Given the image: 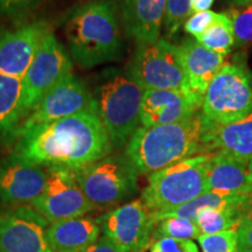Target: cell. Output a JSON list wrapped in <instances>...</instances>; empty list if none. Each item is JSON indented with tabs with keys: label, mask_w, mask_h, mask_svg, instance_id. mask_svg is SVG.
Returning <instances> with one entry per match:
<instances>
[{
	"label": "cell",
	"mask_w": 252,
	"mask_h": 252,
	"mask_svg": "<svg viewBox=\"0 0 252 252\" xmlns=\"http://www.w3.org/2000/svg\"><path fill=\"white\" fill-rule=\"evenodd\" d=\"M111 150L97 111L90 110L25 132L15 139L12 153L43 167L76 171L108 157Z\"/></svg>",
	"instance_id": "6da1fadb"
},
{
	"label": "cell",
	"mask_w": 252,
	"mask_h": 252,
	"mask_svg": "<svg viewBox=\"0 0 252 252\" xmlns=\"http://www.w3.org/2000/svg\"><path fill=\"white\" fill-rule=\"evenodd\" d=\"M196 154H204L202 112L174 124L141 126L125 149V156L139 174H152Z\"/></svg>",
	"instance_id": "7a4b0ae2"
},
{
	"label": "cell",
	"mask_w": 252,
	"mask_h": 252,
	"mask_svg": "<svg viewBox=\"0 0 252 252\" xmlns=\"http://www.w3.org/2000/svg\"><path fill=\"white\" fill-rule=\"evenodd\" d=\"M65 39L74 61L94 68L122 56L123 40L117 8L112 0H91L72 12Z\"/></svg>",
	"instance_id": "3957f363"
},
{
	"label": "cell",
	"mask_w": 252,
	"mask_h": 252,
	"mask_svg": "<svg viewBox=\"0 0 252 252\" xmlns=\"http://www.w3.org/2000/svg\"><path fill=\"white\" fill-rule=\"evenodd\" d=\"M145 90L128 75L113 74L93 94L97 115L113 147L126 146L139 128Z\"/></svg>",
	"instance_id": "277c9868"
},
{
	"label": "cell",
	"mask_w": 252,
	"mask_h": 252,
	"mask_svg": "<svg viewBox=\"0 0 252 252\" xmlns=\"http://www.w3.org/2000/svg\"><path fill=\"white\" fill-rule=\"evenodd\" d=\"M208 160L209 154H200L150 174L141 193L147 209L151 213L166 212L207 193Z\"/></svg>",
	"instance_id": "5b68a950"
},
{
	"label": "cell",
	"mask_w": 252,
	"mask_h": 252,
	"mask_svg": "<svg viewBox=\"0 0 252 252\" xmlns=\"http://www.w3.org/2000/svg\"><path fill=\"white\" fill-rule=\"evenodd\" d=\"M138 173L124 154H109L75 171L88 200L97 208L112 207L133 196L138 190Z\"/></svg>",
	"instance_id": "8992f818"
},
{
	"label": "cell",
	"mask_w": 252,
	"mask_h": 252,
	"mask_svg": "<svg viewBox=\"0 0 252 252\" xmlns=\"http://www.w3.org/2000/svg\"><path fill=\"white\" fill-rule=\"evenodd\" d=\"M127 75L144 90H179L193 93L189 88L179 46L159 39L138 45Z\"/></svg>",
	"instance_id": "52a82bcc"
},
{
	"label": "cell",
	"mask_w": 252,
	"mask_h": 252,
	"mask_svg": "<svg viewBox=\"0 0 252 252\" xmlns=\"http://www.w3.org/2000/svg\"><path fill=\"white\" fill-rule=\"evenodd\" d=\"M202 113L217 124H230L252 113V72L225 64L203 96Z\"/></svg>",
	"instance_id": "ba28073f"
},
{
	"label": "cell",
	"mask_w": 252,
	"mask_h": 252,
	"mask_svg": "<svg viewBox=\"0 0 252 252\" xmlns=\"http://www.w3.org/2000/svg\"><path fill=\"white\" fill-rule=\"evenodd\" d=\"M46 171V188L32 207L49 224L83 217L96 209L78 185L75 171L63 166H48Z\"/></svg>",
	"instance_id": "9c48e42d"
},
{
	"label": "cell",
	"mask_w": 252,
	"mask_h": 252,
	"mask_svg": "<svg viewBox=\"0 0 252 252\" xmlns=\"http://www.w3.org/2000/svg\"><path fill=\"white\" fill-rule=\"evenodd\" d=\"M72 62L64 46L52 31L43 36L33 61L23 77L26 117L43 96L72 74Z\"/></svg>",
	"instance_id": "30bf717a"
},
{
	"label": "cell",
	"mask_w": 252,
	"mask_h": 252,
	"mask_svg": "<svg viewBox=\"0 0 252 252\" xmlns=\"http://www.w3.org/2000/svg\"><path fill=\"white\" fill-rule=\"evenodd\" d=\"M90 110L96 111L93 94L83 81L74 74L68 75L48 91L36 104L35 108L30 112V115L24 119L15 133L14 140L20 134L37 126L49 124Z\"/></svg>",
	"instance_id": "8fae6325"
},
{
	"label": "cell",
	"mask_w": 252,
	"mask_h": 252,
	"mask_svg": "<svg viewBox=\"0 0 252 252\" xmlns=\"http://www.w3.org/2000/svg\"><path fill=\"white\" fill-rule=\"evenodd\" d=\"M96 220L102 235L123 252H141L146 249L157 224L141 198L115 208Z\"/></svg>",
	"instance_id": "7c38bea8"
},
{
	"label": "cell",
	"mask_w": 252,
	"mask_h": 252,
	"mask_svg": "<svg viewBox=\"0 0 252 252\" xmlns=\"http://www.w3.org/2000/svg\"><path fill=\"white\" fill-rule=\"evenodd\" d=\"M48 226L33 207L0 210V252H53L46 238Z\"/></svg>",
	"instance_id": "4fadbf2b"
},
{
	"label": "cell",
	"mask_w": 252,
	"mask_h": 252,
	"mask_svg": "<svg viewBox=\"0 0 252 252\" xmlns=\"http://www.w3.org/2000/svg\"><path fill=\"white\" fill-rule=\"evenodd\" d=\"M47 184L46 167L11 153L0 160V202L11 207L33 204Z\"/></svg>",
	"instance_id": "5bb4252c"
},
{
	"label": "cell",
	"mask_w": 252,
	"mask_h": 252,
	"mask_svg": "<svg viewBox=\"0 0 252 252\" xmlns=\"http://www.w3.org/2000/svg\"><path fill=\"white\" fill-rule=\"evenodd\" d=\"M50 31L42 20L0 32V74L23 78L43 36Z\"/></svg>",
	"instance_id": "9a60e30c"
},
{
	"label": "cell",
	"mask_w": 252,
	"mask_h": 252,
	"mask_svg": "<svg viewBox=\"0 0 252 252\" xmlns=\"http://www.w3.org/2000/svg\"><path fill=\"white\" fill-rule=\"evenodd\" d=\"M203 97L179 90H145L141 104V126L168 125L190 118L202 108Z\"/></svg>",
	"instance_id": "2e32d148"
},
{
	"label": "cell",
	"mask_w": 252,
	"mask_h": 252,
	"mask_svg": "<svg viewBox=\"0 0 252 252\" xmlns=\"http://www.w3.org/2000/svg\"><path fill=\"white\" fill-rule=\"evenodd\" d=\"M204 154L223 153L248 163L252 159V113L230 124H217L202 113Z\"/></svg>",
	"instance_id": "e0dca14e"
},
{
	"label": "cell",
	"mask_w": 252,
	"mask_h": 252,
	"mask_svg": "<svg viewBox=\"0 0 252 252\" xmlns=\"http://www.w3.org/2000/svg\"><path fill=\"white\" fill-rule=\"evenodd\" d=\"M167 0H123L125 34L138 45L157 42L165 21Z\"/></svg>",
	"instance_id": "ac0fdd59"
},
{
	"label": "cell",
	"mask_w": 252,
	"mask_h": 252,
	"mask_svg": "<svg viewBox=\"0 0 252 252\" xmlns=\"http://www.w3.org/2000/svg\"><path fill=\"white\" fill-rule=\"evenodd\" d=\"M208 191L220 195H252V169L223 153L209 154Z\"/></svg>",
	"instance_id": "d6986e66"
},
{
	"label": "cell",
	"mask_w": 252,
	"mask_h": 252,
	"mask_svg": "<svg viewBox=\"0 0 252 252\" xmlns=\"http://www.w3.org/2000/svg\"><path fill=\"white\" fill-rule=\"evenodd\" d=\"M179 52L189 88L197 96L203 97L209 84L225 65L224 55L207 49L193 40L182 42Z\"/></svg>",
	"instance_id": "ffe728a7"
},
{
	"label": "cell",
	"mask_w": 252,
	"mask_h": 252,
	"mask_svg": "<svg viewBox=\"0 0 252 252\" xmlns=\"http://www.w3.org/2000/svg\"><path fill=\"white\" fill-rule=\"evenodd\" d=\"M96 219L76 217L49 224L46 238L53 252H81L99 238Z\"/></svg>",
	"instance_id": "44dd1931"
},
{
	"label": "cell",
	"mask_w": 252,
	"mask_h": 252,
	"mask_svg": "<svg viewBox=\"0 0 252 252\" xmlns=\"http://www.w3.org/2000/svg\"><path fill=\"white\" fill-rule=\"evenodd\" d=\"M25 118L23 78L0 74V140H14Z\"/></svg>",
	"instance_id": "7402d4cb"
},
{
	"label": "cell",
	"mask_w": 252,
	"mask_h": 252,
	"mask_svg": "<svg viewBox=\"0 0 252 252\" xmlns=\"http://www.w3.org/2000/svg\"><path fill=\"white\" fill-rule=\"evenodd\" d=\"M196 41L207 49L226 55L231 52L235 45L234 26L229 13H220L219 21L213 25L202 35L197 36Z\"/></svg>",
	"instance_id": "603a6c76"
},
{
	"label": "cell",
	"mask_w": 252,
	"mask_h": 252,
	"mask_svg": "<svg viewBox=\"0 0 252 252\" xmlns=\"http://www.w3.org/2000/svg\"><path fill=\"white\" fill-rule=\"evenodd\" d=\"M247 216L241 209H208L195 220L201 235H213L226 230H236Z\"/></svg>",
	"instance_id": "cb8c5ba5"
},
{
	"label": "cell",
	"mask_w": 252,
	"mask_h": 252,
	"mask_svg": "<svg viewBox=\"0 0 252 252\" xmlns=\"http://www.w3.org/2000/svg\"><path fill=\"white\" fill-rule=\"evenodd\" d=\"M201 236L196 222L193 220L181 219V217H168L160 222L154 229L153 242L157 239L171 237L179 239H194Z\"/></svg>",
	"instance_id": "d4e9b609"
},
{
	"label": "cell",
	"mask_w": 252,
	"mask_h": 252,
	"mask_svg": "<svg viewBox=\"0 0 252 252\" xmlns=\"http://www.w3.org/2000/svg\"><path fill=\"white\" fill-rule=\"evenodd\" d=\"M191 15V0H167L163 25L168 35L175 34Z\"/></svg>",
	"instance_id": "484cf974"
},
{
	"label": "cell",
	"mask_w": 252,
	"mask_h": 252,
	"mask_svg": "<svg viewBox=\"0 0 252 252\" xmlns=\"http://www.w3.org/2000/svg\"><path fill=\"white\" fill-rule=\"evenodd\" d=\"M197 241L203 252H239L237 232L234 229L213 235H201Z\"/></svg>",
	"instance_id": "4316f807"
},
{
	"label": "cell",
	"mask_w": 252,
	"mask_h": 252,
	"mask_svg": "<svg viewBox=\"0 0 252 252\" xmlns=\"http://www.w3.org/2000/svg\"><path fill=\"white\" fill-rule=\"evenodd\" d=\"M234 26L235 42L237 46L252 45V4L243 9L230 11Z\"/></svg>",
	"instance_id": "83f0119b"
},
{
	"label": "cell",
	"mask_w": 252,
	"mask_h": 252,
	"mask_svg": "<svg viewBox=\"0 0 252 252\" xmlns=\"http://www.w3.org/2000/svg\"><path fill=\"white\" fill-rule=\"evenodd\" d=\"M220 17V13H216L213 11H203L194 13L191 17L188 18L184 25L185 31L188 34L195 37L202 35L204 32L209 30L213 25H215Z\"/></svg>",
	"instance_id": "f1b7e54d"
},
{
	"label": "cell",
	"mask_w": 252,
	"mask_h": 252,
	"mask_svg": "<svg viewBox=\"0 0 252 252\" xmlns=\"http://www.w3.org/2000/svg\"><path fill=\"white\" fill-rule=\"evenodd\" d=\"M41 1L42 0H0V18H23Z\"/></svg>",
	"instance_id": "f546056e"
},
{
	"label": "cell",
	"mask_w": 252,
	"mask_h": 252,
	"mask_svg": "<svg viewBox=\"0 0 252 252\" xmlns=\"http://www.w3.org/2000/svg\"><path fill=\"white\" fill-rule=\"evenodd\" d=\"M151 252H200L191 239L165 237L157 239L151 245Z\"/></svg>",
	"instance_id": "4dcf8cb0"
},
{
	"label": "cell",
	"mask_w": 252,
	"mask_h": 252,
	"mask_svg": "<svg viewBox=\"0 0 252 252\" xmlns=\"http://www.w3.org/2000/svg\"><path fill=\"white\" fill-rule=\"evenodd\" d=\"M236 232L239 252H252V214L241 220Z\"/></svg>",
	"instance_id": "1f68e13d"
},
{
	"label": "cell",
	"mask_w": 252,
	"mask_h": 252,
	"mask_svg": "<svg viewBox=\"0 0 252 252\" xmlns=\"http://www.w3.org/2000/svg\"><path fill=\"white\" fill-rule=\"evenodd\" d=\"M81 252H123L117 245L106 236L102 235L94 243Z\"/></svg>",
	"instance_id": "d6a6232c"
},
{
	"label": "cell",
	"mask_w": 252,
	"mask_h": 252,
	"mask_svg": "<svg viewBox=\"0 0 252 252\" xmlns=\"http://www.w3.org/2000/svg\"><path fill=\"white\" fill-rule=\"evenodd\" d=\"M215 0H191V11L194 13H198V12L208 11L212 5L214 4Z\"/></svg>",
	"instance_id": "836d02e7"
},
{
	"label": "cell",
	"mask_w": 252,
	"mask_h": 252,
	"mask_svg": "<svg viewBox=\"0 0 252 252\" xmlns=\"http://www.w3.org/2000/svg\"><path fill=\"white\" fill-rule=\"evenodd\" d=\"M231 4L234 5H251L252 4V0H229Z\"/></svg>",
	"instance_id": "e575fe53"
},
{
	"label": "cell",
	"mask_w": 252,
	"mask_h": 252,
	"mask_svg": "<svg viewBox=\"0 0 252 252\" xmlns=\"http://www.w3.org/2000/svg\"><path fill=\"white\" fill-rule=\"evenodd\" d=\"M249 167H250V168L252 169V159L250 160V162H249Z\"/></svg>",
	"instance_id": "d590c367"
},
{
	"label": "cell",
	"mask_w": 252,
	"mask_h": 252,
	"mask_svg": "<svg viewBox=\"0 0 252 252\" xmlns=\"http://www.w3.org/2000/svg\"><path fill=\"white\" fill-rule=\"evenodd\" d=\"M251 214H252V213H251ZM251 214H250V215H251Z\"/></svg>",
	"instance_id": "8d00e7d4"
}]
</instances>
